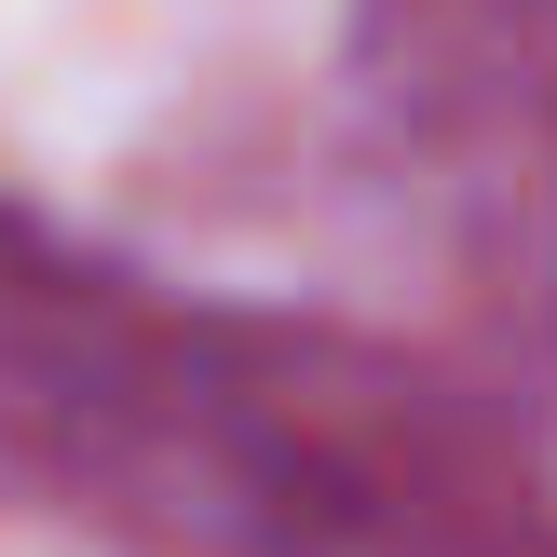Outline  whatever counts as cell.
<instances>
[]
</instances>
